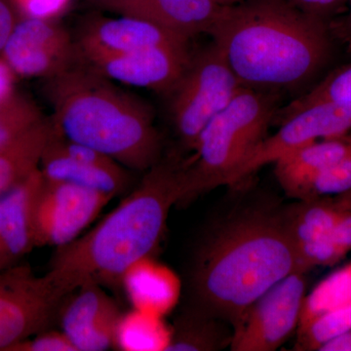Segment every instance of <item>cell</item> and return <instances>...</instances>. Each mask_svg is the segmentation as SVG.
<instances>
[{
	"mask_svg": "<svg viewBox=\"0 0 351 351\" xmlns=\"http://www.w3.org/2000/svg\"><path fill=\"white\" fill-rule=\"evenodd\" d=\"M189 46H160L123 53H78L84 64L115 80L169 95L188 66Z\"/></svg>",
	"mask_w": 351,
	"mask_h": 351,
	"instance_id": "12",
	"label": "cell"
},
{
	"mask_svg": "<svg viewBox=\"0 0 351 351\" xmlns=\"http://www.w3.org/2000/svg\"><path fill=\"white\" fill-rule=\"evenodd\" d=\"M228 322L193 307L176 319L165 351H216L230 346L233 332Z\"/></svg>",
	"mask_w": 351,
	"mask_h": 351,
	"instance_id": "20",
	"label": "cell"
},
{
	"mask_svg": "<svg viewBox=\"0 0 351 351\" xmlns=\"http://www.w3.org/2000/svg\"><path fill=\"white\" fill-rule=\"evenodd\" d=\"M46 80L60 137L93 147L128 170L147 172L162 158V140L145 101L87 64Z\"/></svg>",
	"mask_w": 351,
	"mask_h": 351,
	"instance_id": "4",
	"label": "cell"
},
{
	"mask_svg": "<svg viewBox=\"0 0 351 351\" xmlns=\"http://www.w3.org/2000/svg\"><path fill=\"white\" fill-rule=\"evenodd\" d=\"M122 313L100 284L86 281L69 295L58 324L76 351H106L117 343Z\"/></svg>",
	"mask_w": 351,
	"mask_h": 351,
	"instance_id": "13",
	"label": "cell"
},
{
	"mask_svg": "<svg viewBox=\"0 0 351 351\" xmlns=\"http://www.w3.org/2000/svg\"><path fill=\"white\" fill-rule=\"evenodd\" d=\"M8 351H76L62 331L49 329L38 332L9 348Z\"/></svg>",
	"mask_w": 351,
	"mask_h": 351,
	"instance_id": "28",
	"label": "cell"
},
{
	"mask_svg": "<svg viewBox=\"0 0 351 351\" xmlns=\"http://www.w3.org/2000/svg\"><path fill=\"white\" fill-rule=\"evenodd\" d=\"M43 180L38 168L0 198V272L21 265L36 248L32 212Z\"/></svg>",
	"mask_w": 351,
	"mask_h": 351,
	"instance_id": "16",
	"label": "cell"
},
{
	"mask_svg": "<svg viewBox=\"0 0 351 351\" xmlns=\"http://www.w3.org/2000/svg\"><path fill=\"white\" fill-rule=\"evenodd\" d=\"M343 209L330 198L301 200L285 217L295 249L328 237L334 230Z\"/></svg>",
	"mask_w": 351,
	"mask_h": 351,
	"instance_id": "21",
	"label": "cell"
},
{
	"mask_svg": "<svg viewBox=\"0 0 351 351\" xmlns=\"http://www.w3.org/2000/svg\"><path fill=\"white\" fill-rule=\"evenodd\" d=\"M350 304L351 263L328 276L306 295L299 327L316 316Z\"/></svg>",
	"mask_w": 351,
	"mask_h": 351,
	"instance_id": "22",
	"label": "cell"
},
{
	"mask_svg": "<svg viewBox=\"0 0 351 351\" xmlns=\"http://www.w3.org/2000/svg\"><path fill=\"white\" fill-rule=\"evenodd\" d=\"M55 136L56 133L44 149L39 164L43 178L75 184L112 197L121 195L129 188L131 178L125 167H101L66 156L58 147Z\"/></svg>",
	"mask_w": 351,
	"mask_h": 351,
	"instance_id": "17",
	"label": "cell"
},
{
	"mask_svg": "<svg viewBox=\"0 0 351 351\" xmlns=\"http://www.w3.org/2000/svg\"><path fill=\"white\" fill-rule=\"evenodd\" d=\"M213 1L219 6L228 7L237 5V4L241 3L244 0H213Z\"/></svg>",
	"mask_w": 351,
	"mask_h": 351,
	"instance_id": "36",
	"label": "cell"
},
{
	"mask_svg": "<svg viewBox=\"0 0 351 351\" xmlns=\"http://www.w3.org/2000/svg\"><path fill=\"white\" fill-rule=\"evenodd\" d=\"M17 75L0 55V100L15 91V80Z\"/></svg>",
	"mask_w": 351,
	"mask_h": 351,
	"instance_id": "32",
	"label": "cell"
},
{
	"mask_svg": "<svg viewBox=\"0 0 351 351\" xmlns=\"http://www.w3.org/2000/svg\"><path fill=\"white\" fill-rule=\"evenodd\" d=\"M45 119L29 97L14 91L0 100V149Z\"/></svg>",
	"mask_w": 351,
	"mask_h": 351,
	"instance_id": "23",
	"label": "cell"
},
{
	"mask_svg": "<svg viewBox=\"0 0 351 351\" xmlns=\"http://www.w3.org/2000/svg\"><path fill=\"white\" fill-rule=\"evenodd\" d=\"M55 133L52 121L45 119L0 149V198L38 169L44 149Z\"/></svg>",
	"mask_w": 351,
	"mask_h": 351,
	"instance_id": "19",
	"label": "cell"
},
{
	"mask_svg": "<svg viewBox=\"0 0 351 351\" xmlns=\"http://www.w3.org/2000/svg\"><path fill=\"white\" fill-rule=\"evenodd\" d=\"M71 293L50 271L38 276L25 263L0 272V351L52 329Z\"/></svg>",
	"mask_w": 351,
	"mask_h": 351,
	"instance_id": "7",
	"label": "cell"
},
{
	"mask_svg": "<svg viewBox=\"0 0 351 351\" xmlns=\"http://www.w3.org/2000/svg\"><path fill=\"white\" fill-rule=\"evenodd\" d=\"M91 1L93 2V3L97 4V5L101 7V8L108 10L110 6L117 3V2H119V0H91Z\"/></svg>",
	"mask_w": 351,
	"mask_h": 351,
	"instance_id": "35",
	"label": "cell"
},
{
	"mask_svg": "<svg viewBox=\"0 0 351 351\" xmlns=\"http://www.w3.org/2000/svg\"><path fill=\"white\" fill-rule=\"evenodd\" d=\"M71 0H11L21 18L55 20L68 8Z\"/></svg>",
	"mask_w": 351,
	"mask_h": 351,
	"instance_id": "27",
	"label": "cell"
},
{
	"mask_svg": "<svg viewBox=\"0 0 351 351\" xmlns=\"http://www.w3.org/2000/svg\"><path fill=\"white\" fill-rule=\"evenodd\" d=\"M279 125L276 134L267 136L252 152L228 186L241 184L263 166L276 162L284 154L302 145L346 136L351 131V104H315L290 115Z\"/></svg>",
	"mask_w": 351,
	"mask_h": 351,
	"instance_id": "10",
	"label": "cell"
},
{
	"mask_svg": "<svg viewBox=\"0 0 351 351\" xmlns=\"http://www.w3.org/2000/svg\"><path fill=\"white\" fill-rule=\"evenodd\" d=\"M112 196L43 178L32 204L36 247L71 243L84 232Z\"/></svg>",
	"mask_w": 351,
	"mask_h": 351,
	"instance_id": "8",
	"label": "cell"
},
{
	"mask_svg": "<svg viewBox=\"0 0 351 351\" xmlns=\"http://www.w3.org/2000/svg\"><path fill=\"white\" fill-rule=\"evenodd\" d=\"M319 351H351V330L328 341Z\"/></svg>",
	"mask_w": 351,
	"mask_h": 351,
	"instance_id": "33",
	"label": "cell"
},
{
	"mask_svg": "<svg viewBox=\"0 0 351 351\" xmlns=\"http://www.w3.org/2000/svg\"><path fill=\"white\" fill-rule=\"evenodd\" d=\"M209 34L242 86L274 95L311 80L331 48L324 18L287 0L223 7Z\"/></svg>",
	"mask_w": 351,
	"mask_h": 351,
	"instance_id": "2",
	"label": "cell"
},
{
	"mask_svg": "<svg viewBox=\"0 0 351 351\" xmlns=\"http://www.w3.org/2000/svg\"><path fill=\"white\" fill-rule=\"evenodd\" d=\"M324 101L351 104V64L335 71L304 96L291 101L282 110H277L274 119L280 123L295 112Z\"/></svg>",
	"mask_w": 351,
	"mask_h": 351,
	"instance_id": "24",
	"label": "cell"
},
{
	"mask_svg": "<svg viewBox=\"0 0 351 351\" xmlns=\"http://www.w3.org/2000/svg\"><path fill=\"white\" fill-rule=\"evenodd\" d=\"M241 83L221 51L212 43L193 54L170 97V115L180 144L193 151L212 119L230 105Z\"/></svg>",
	"mask_w": 351,
	"mask_h": 351,
	"instance_id": "6",
	"label": "cell"
},
{
	"mask_svg": "<svg viewBox=\"0 0 351 351\" xmlns=\"http://www.w3.org/2000/svg\"><path fill=\"white\" fill-rule=\"evenodd\" d=\"M351 191V151L339 161L321 170L294 191L291 197L309 200L330 198Z\"/></svg>",
	"mask_w": 351,
	"mask_h": 351,
	"instance_id": "26",
	"label": "cell"
},
{
	"mask_svg": "<svg viewBox=\"0 0 351 351\" xmlns=\"http://www.w3.org/2000/svg\"><path fill=\"white\" fill-rule=\"evenodd\" d=\"M351 151V138H325L288 152L274 162V174L291 196L307 180L343 158Z\"/></svg>",
	"mask_w": 351,
	"mask_h": 351,
	"instance_id": "18",
	"label": "cell"
},
{
	"mask_svg": "<svg viewBox=\"0 0 351 351\" xmlns=\"http://www.w3.org/2000/svg\"><path fill=\"white\" fill-rule=\"evenodd\" d=\"M276 95L242 88L196 141L195 156L184 161L179 204L228 186L233 175L267 137L277 112Z\"/></svg>",
	"mask_w": 351,
	"mask_h": 351,
	"instance_id": "5",
	"label": "cell"
},
{
	"mask_svg": "<svg viewBox=\"0 0 351 351\" xmlns=\"http://www.w3.org/2000/svg\"><path fill=\"white\" fill-rule=\"evenodd\" d=\"M348 3H350V11H348V17L346 19V31L351 32V0H348Z\"/></svg>",
	"mask_w": 351,
	"mask_h": 351,
	"instance_id": "37",
	"label": "cell"
},
{
	"mask_svg": "<svg viewBox=\"0 0 351 351\" xmlns=\"http://www.w3.org/2000/svg\"><path fill=\"white\" fill-rule=\"evenodd\" d=\"M295 272L304 271L284 215L243 212L198 247L189 276V307L234 329L258 299Z\"/></svg>",
	"mask_w": 351,
	"mask_h": 351,
	"instance_id": "1",
	"label": "cell"
},
{
	"mask_svg": "<svg viewBox=\"0 0 351 351\" xmlns=\"http://www.w3.org/2000/svg\"><path fill=\"white\" fill-rule=\"evenodd\" d=\"M302 12L324 18L348 0H287Z\"/></svg>",
	"mask_w": 351,
	"mask_h": 351,
	"instance_id": "30",
	"label": "cell"
},
{
	"mask_svg": "<svg viewBox=\"0 0 351 351\" xmlns=\"http://www.w3.org/2000/svg\"><path fill=\"white\" fill-rule=\"evenodd\" d=\"M351 330V304L316 316L298 328L295 350H319L330 339Z\"/></svg>",
	"mask_w": 351,
	"mask_h": 351,
	"instance_id": "25",
	"label": "cell"
},
{
	"mask_svg": "<svg viewBox=\"0 0 351 351\" xmlns=\"http://www.w3.org/2000/svg\"><path fill=\"white\" fill-rule=\"evenodd\" d=\"M306 289L304 272H295L267 291L233 329L230 350L280 348L299 327Z\"/></svg>",
	"mask_w": 351,
	"mask_h": 351,
	"instance_id": "9",
	"label": "cell"
},
{
	"mask_svg": "<svg viewBox=\"0 0 351 351\" xmlns=\"http://www.w3.org/2000/svg\"><path fill=\"white\" fill-rule=\"evenodd\" d=\"M0 55L16 75L49 80L75 66L78 51L56 21L21 18Z\"/></svg>",
	"mask_w": 351,
	"mask_h": 351,
	"instance_id": "11",
	"label": "cell"
},
{
	"mask_svg": "<svg viewBox=\"0 0 351 351\" xmlns=\"http://www.w3.org/2000/svg\"><path fill=\"white\" fill-rule=\"evenodd\" d=\"M223 8L213 0H119L108 10L149 21L191 40L209 34Z\"/></svg>",
	"mask_w": 351,
	"mask_h": 351,
	"instance_id": "15",
	"label": "cell"
},
{
	"mask_svg": "<svg viewBox=\"0 0 351 351\" xmlns=\"http://www.w3.org/2000/svg\"><path fill=\"white\" fill-rule=\"evenodd\" d=\"M182 170L177 157L161 158L93 230L56 248L48 271L71 292L86 281L119 288L160 244L170 210L181 200Z\"/></svg>",
	"mask_w": 351,
	"mask_h": 351,
	"instance_id": "3",
	"label": "cell"
},
{
	"mask_svg": "<svg viewBox=\"0 0 351 351\" xmlns=\"http://www.w3.org/2000/svg\"><path fill=\"white\" fill-rule=\"evenodd\" d=\"M334 200L336 201L337 205H338L341 209L351 211V191L343 193V195L336 196Z\"/></svg>",
	"mask_w": 351,
	"mask_h": 351,
	"instance_id": "34",
	"label": "cell"
},
{
	"mask_svg": "<svg viewBox=\"0 0 351 351\" xmlns=\"http://www.w3.org/2000/svg\"><path fill=\"white\" fill-rule=\"evenodd\" d=\"M16 23L17 20L12 5L7 3L5 0H0V52L5 46Z\"/></svg>",
	"mask_w": 351,
	"mask_h": 351,
	"instance_id": "31",
	"label": "cell"
},
{
	"mask_svg": "<svg viewBox=\"0 0 351 351\" xmlns=\"http://www.w3.org/2000/svg\"><path fill=\"white\" fill-rule=\"evenodd\" d=\"M330 237L341 258L351 251V211L343 210Z\"/></svg>",
	"mask_w": 351,
	"mask_h": 351,
	"instance_id": "29",
	"label": "cell"
},
{
	"mask_svg": "<svg viewBox=\"0 0 351 351\" xmlns=\"http://www.w3.org/2000/svg\"><path fill=\"white\" fill-rule=\"evenodd\" d=\"M75 43L78 53H123L160 46L186 47L189 39L138 18L92 16L83 23Z\"/></svg>",
	"mask_w": 351,
	"mask_h": 351,
	"instance_id": "14",
	"label": "cell"
}]
</instances>
